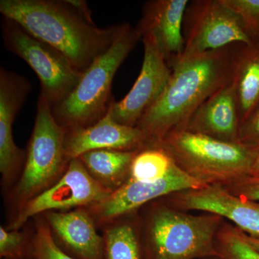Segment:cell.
I'll list each match as a JSON object with an SVG mask.
<instances>
[{"instance_id": "obj_1", "label": "cell", "mask_w": 259, "mask_h": 259, "mask_svg": "<svg viewBox=\"0 0 259 259\" xmlns=\"http://www.w3.org/2000/svg\"><path fill=\"white\" fill-rule=\"evenodd\" d=\"M0 13L59 51L81 73L110 48L121 25L99 28L81 0H1Z\"/></svg>"}, {"instance_id": "obj_2", "label": "cell", "mask_w": 259, "mask_h": 259, "mask_svg": "<svg viewBox=\"0 0 259 259\" xmlns=\"http://www.w3.org/2000/svg\"><path fill=\"white\" fill-rule=\"evenodd\" d=\"M235 45L181 58L157 101L141 117L139 127L148 146L161 144L171 133L185 129L201 104L231 81Z\"/></svg>"}, {"instance_id": "obj_3", "label": "cell", "mask_w": 259, "mask_h": 259, "mask_svg": "<svg viewBox=\"0 0 259 259\" xmlns=\"http://www.w3.org/2000/svg\"><path fill=\"white\" fill-rule=\"evenodd\" d=\"M141 259L218 258L215 238L225 219L204 212L188 214L164 197L139 210Z\"/></svg>"}, {"instance_id": "obj_4", "label": "cell", "mask_w": 259, "mask_h": 259, "mask_svg": "<svg viewBox=\"0 0 259 259\" xmlns=\"http://www.w3.org/2000/svg\"><path fill=\"white\" fill-rule=\"evenodd\" d=\"M139 40L136 28L121 24L110 48L83 73L69 96L53 107L54 118L65 131L93 125L106 115L114 100L111 91L116 72Z\"/></svg>"}, {"instance_id": "obj_5", "label": "cell", "mask_w": 259, "mask_h": 259, "mask_svg": "<svg viewBox=\"0 0 259 259\" xmlns=\"http://www.w3.org/2000/svg\"><path fill=\"white\" fill-rule=\"evenodd\" d=\"M161 146L187 175L206 185L231 183L249 176L258 148L229 143L181 130L167 136Z\"/></svg>"}, {"instance_id": "obj_6", "label": "cell", "mask_w": 259, "mask_h": 259, "mask_svg": "<svg viewBox=\"0 0 259 259\" xmlns=\"http://www.w3.org/2000/svg\"><path fill=\"white\" fill-rule=\"evenodd\" d=\"M66 131L54 118L52 107L40 93L21 174L7 197L13 216L64 175L70 159L65 150Z\"/></svg>"}, {"instance_id": "obj_7", "label": "cell", "mask_w": 259, "mask_h": 259, "mask_svg": "<svg viewBox=\"0 0 259 259\" xmlns=\"http://www.w3.org/2000/svg\"><path fill=\"white\" fill-rule=\"evenodd\" d=\"M2 34L8 50L23 59L33 70L41 84V94L53 107L74 91L83 73L75 69L61 53L35 38L18 23L4 18Z\"/></svg>"}, {"instance_id": "obj_8", "label": "cell", "mask_w": 259, "mask_h": 259, "mask_svg": "<svg viewBox=\"0 0 259 259\" xmlns=\"http://www.w3.org/2000/svg\"><path fill=\"white\" fill-rule=\"evenodd\" d=\"M184 28L185 47L181 58L253 42L241 19L223 0H195L189 3Z\"/></svg>"}, {"instance_id": "obj_9", "label": "cell", "mask_w": 259, "mask_h": 259, "mask_svg": "<svg viewBox=\"0 0 259 259\" xmlns=\"http://www.w3.org/2000/svg\"><path fill=\"white\" fill-rule=\"evenodd\" d=\"M110 194L90 176L79 158H72L60 180L19 209L10 219L7 229L20 230L30 218L44 212L92 207Z\"/></svg>"}, {"instance_id": "obj_10", "label": "cell", "mask_w": 259, "mask_h": 259, "mask_svg": "<svg viewBox=\"0 0 259 259\" xmlns=\"http://www.w3.org/2000/svg\"><path fill=\"white\" fill-rule=\"evenodd\" d=\"M204 186L206 185L187 175L175 163L163 178L148 182L128 178L105 200L86 208L91 213L97 226L102 227L115 218L138 212L156 199Z\"/></svg>"}, {"instance_id": "obj_11", "label": "cell", "mask_w": 259, "mask_h": 259, "mask_svg": "<svg viewBox=\"0 0 259 259\" xmlns=\"http://www.w3.org/2000/svg\"><path fill=\"white\" fill-rule=\"evenodd\" d=\"M142 67L134 86L120 101L112 100L108 110L121 125L136 127L141 117L152 106L166 88L171 69L158 50L154 40L145 35Z\"/></svg>"}, {"instance_id": "obj_12", "label": "cell", "mask_w": 259, "mask_h": 259, "mask_svg": "<svg viewBox=\"0 0 259 259\" xmlns=\"http://www.w3.org/2000/svg\"><path fill=\"white\" fill-rule=\"evenodd\" d=\"M164 199L171 207L185 212L199 210L218 214L247 235L259 238V201L237 197L222 185L181 191Z\"/></svg>"}, {"instance_id": "obj_13", "label": "cell", "mask_w": 259, "mask_h": 259, "mask_svg": "<svg viewBox=\"0 0 259 259\" xmlns=\"http://www.w3.org/2000/svg\"><path fill=\"white\" fill-rule=\"evenodd\" d=\"M31 85L23 76L0 68V172L3 187L10 190L18 181L26 151L15 144L13 123Z\"/></svg>"}, {"instance_id": "obj_14", "label": "cell", "mask_w": 259, "mask_h": 259, "mask_svg": "<svg viewBox=\"0 0 259 259\" xmlns=\"http://www.w3.org/2000/svg\"><path fill=\"white\" fill-rule=\"evenodd\" d=\"M188 0H152L145 3L136 27L140 37H152L168 66L177 62L185 51L184 20Z\"/></svg>"}, {"instance_id": "obj_15", "label": "cell", "mask_w": 259, "mask_h": 259, "mask_svg": "<svg viewBox=\"0 0 259 259\" xmlns=\"http://www.w3.org/2000/svg\"><path fill=\"white\" fill-rule=\"evenodd\" d=\"M50 228L58 246L75 259H104L105 242L86 207L66 211H51L40 214Z\"/></svg>"}, {"instance_id": "obj_16", "label": "cell", "mask_w": 259, "mask_h": 259, "mask_svg": "<svg viewBox=\"0 0 259 259\" xmlns=\"http://www.w3.org/2000/svg\"><path fill=\"white\" fill-rule=\"evenodd\" d=\"M147 146V139L139 127L117 123L109 110L93 125L66 131L65 136V150L70 159L94 150L137 151Z\"/></svg>"}, {"instance_id": "obj_17", "label": "cell", "mask_w": 259, "mask_h": 259, "mask_svg": "<svg viewBox=\"0 0 259 259\" xmlns=\"http://www.w3.org/2000/svg\"><path fill=\"white\" fill-rule=\"evenodd\" d=\"M240 121L236 91L231 81L201 104L185 129L229 143H238Z\"/></svg>"}, {"instance_id": "obj_18", "label": "cell", "mask_w": 259, "mask_h": 259, "mask_svg": "<svg viewBox=\"0 0 259 259\" xmlns=\"http://www.w3.org/2000/svg\"><path fill=\"white\" fill-rule=\"evenodd\" d=\"M231 82L236 91L241 125L259 107V40L235 46Z\"/></svg>"}, {"instance_id": "obj_19", "label": "cell", "mask_w": 259, "mask_h": 259, "mask_svg": "<svg viewBox=\"0 0 259 259\" xmlns=\"http://www.w3.org/2000/svg\"><path fill=\"white\" fill-rule=\"evenodd\" d=\"M137 152L94 150L83 153L78 158L90 176L112 193L129 178L131 163Z\"/></svg>"}, {"instance_id": "obj_20", "label": "cell", "mask_w": 259, "mask_h": 259, "mask_svg": "<svg viewBox=\"0 0 259 259\" xmlns=\"http://www.w3.org/2000/svg\"><path fill=\"white\" fill-rule=\"evenodd\" d=\"M101 228L104 259H141L139 211L115 218Z\"/></svg>"}, {"instance_id": "obj_21", "label": "cell", "mask_w": 259, "mask_h": 259, "mask_svg": "<svg viewBox=\"0 0 259 259\" xmlns=\"http://www.w3.org/2000/svg\"><path fill=\"white\" fill-rule=\"evenodd\" d=\"M175 161L160 146L139 150L131 163L129 178L139 182H155L166 176Z\"/></svg>"}, {"instance_id": "obj_22", "label": "cell", "mask_w": 259, "mask_h": 259, "mask_svg": "<svg viewBox=\"0 0 259 259\" xmlns=\"http://www.w3.org/2000/svg\"><path fill=\"white\" fill-rule=\"evenodd\" d=\"M218 259H259V252L246 241L241 230L224 221L215 238Z\"/></svg>"}, {"instance_id": "obj_23", "label": "cell", "mask_w": 259, "mask_h": 259, "mask_svg": "<svg viewBox=\"0 0 259 259\" xmlns=\"http://www.w3.org/2000/svg\"><path fill=\"white\" fill-rule=\"evenodd\" d=\"M32 233L0 227V256L4 259H32Z\"/></svg>"}, {"instance_id": "obj_24", "label": "cell", "mask_w": 259, "mask_h": 259, "mask_svg": "<svg viewBox=\"0 0 259 259\" xmlns=\"http://www.w3.org/2000/svg\"><path fill=\"white\" fill-rule=\"evenodd\" d=\"M33 218L32 259H75L58 246L50 228L41 215Z\"/></svg>"}, {"instance_id": "obj_25", "label": "cell", "mask_w": 259, "mask_h": 259, "mask_svg": "<svg viewBox=\"0 0 259 259\" xmlns=\"http://www.w3.org/2000/svg\"><path fill=\"white\" fill-rule=\"evenodd\" d=\"M241 19L253 41L259 40V0H223Z\"/></svg>"}, {"instance_id": "obj_26", "label": "cell", "mask_w": 259, "mask_h": 259, "mask_svg": "<svg viewBox=\"0 0 259 259\" xmlns=\"http://www.w3.org/2000/svg\"><path fill=\"white\" fill-rule=\"evenodd\" d=\"M237 197L250 200L259 201V178L247 176L223 185Z\"/></svg>"}, {"instance_id": "obj_27", "label": "cell", "mask_w": 259, "mask_h": 259, "mask_svg": "<svg viewBox=\"0 0 259 259\" xmlns=\"http://www.w3.org/2000/svg\"><path fill=\"white\" fill-rule=\"evenodd\" d=\"M238 141L259 149V107L241 124Z\"/></svg>"}, {"instance_id": "obj_28", "label": "cell", "mask_w": 259, "mask_h": 259, "mask_svg": "<svg viewBox=\"0 0 259 259\" xmlns=\"http://www.w3.org/2000/svg\"><path fill=\"white\" fill-rule=\"evenodd\" d=\"M242 233H243V238H244L245 241H246L252 248H254L255 250L259 252V238L247 235L246 233H243V231H242Z\"/></svg>"}, {"instance_id": "obj_29", "label": "cell", "mask_w": 259, "mask_h": 259, "mask_svg": "<svg viewBox=\"0 0 259 259\" xmlns=\"http://www.w3.org/2000/svg\"><path fill=\"white\" fill-rule=\"evenodd\" d=\"M249 176L259 178V152L250 169Z\"/></svg>"}, {"instance_id": "obj_30", "label": "cell", "mask_w": 259, "mask_h": 259, "mask_svg": "<svg viewBox=\"0 0 259 259\" xmlns=\"http://www.w3.org/2000/svg\"><path fill=\"white\" fill-rule=\"evenodd\" d=\"M212 258H203V259H211ZM215 258H212V259H214ZM216 259H218V258H216Z\"/></svg>"}]
</instances>
